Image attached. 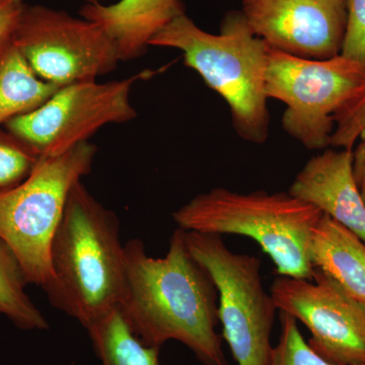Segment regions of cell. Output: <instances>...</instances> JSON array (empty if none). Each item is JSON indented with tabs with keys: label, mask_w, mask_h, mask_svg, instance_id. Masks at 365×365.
<instances>
[{
	"label": "cell",
	"mask_w": 365,
	"mask_h": 365,
	"mask_svg": "<svg viewBox=\"0 0 365 365\" xmlns=\"http://www.w3.org/2000/svg\"><path fill=\"white\" fill-rule=\"evenodd\" d=\"M126 285L119 309L146 345L181 343L202 365H228L218 334V294L210 276L187 248L177 227L163 258L133 239L124 245Z\"/></svg>",
	"instance_id": "1"
},
{
	"label": "cell",
	"mask_w": 365,
	"mask_h": 365,
	"mask_svg": "<svg viewBox=\"0 0 365 365\" xmlns=\"http://www.w3.org/2000/svg\"><path fill=\"white\" fill-rule=\"evenodd\" d=\"M116 213L76 182L51 246L52 279L44 288L55 309L83 328L118 309L126 285Z\"/></svg>",
	"instance_id": "2"
},
{
	"label": "cell",
	"mask_w": 365,
	"mask_h": 365,
	"mask_svg": "<svg viewBox=\"0 0 365 365\" xmlns=\"http://www.w3.org/2000/svg\"><path fill=\"white\" fill-rule=\"evenodd\" d=\"M150 46L182 51L185 66L195 71L230 106L237 135L248 143H266L270 127L267 44L255 35L241 11L225 14L217 35L182 14L165 26Z\"/></svg>",
	"instance_id": "3"
},
{
	"label": "cell",
	"mask_w": 365,
	"mask_h": 365,
	"mask_svg": "<svg viewBox=\"0 0 365 365\" xmlns=\"http://www.w3.org/2000/svg\"><path fill=\"white\" fill-rule=\"evenodd\" d=\"M322 215L288 192L239 193L217 187L177 209L173 220L187 232L250 237L270 257L277 275L312 280L309 242Z\"/></svg>",
	"instance_id": "4"
},
{
	"label": "cell",
	"mask_w": 365,
	"mask_h": 365,
	"mask_svg": "<svg viewBox=\"0 0 365 365\" xmlns=\"http://www.w3.org/2000/svg\"><path fill=\"white\" fill-rule=\"evenodd\" d=\"M97 150L88 141L62 155L41 157L23 182L0 192V241L28 284L44 289L51 281L55 232L72 188L90 174Z\"/></svg>",
	"instance_id": "5"
},
{
	"label": "cell",
	"mask_w": 365,
	"mask_h": 365,
	"mask_svg": "<svg viewBox=\"0 0 365 365\" xmlns=\"http://www.w3.org/2000/svg\"><path fill=\"white\" fill-rule=\"evenodd\" d=\"M187 248L209 274L218 294V319L237 365H270L276 307L257 257L235 253L222 235L185 230Z\"/></svg>",
	"instance_id": "6"
},
{
	"label": "cell",
	"mask_w": 365,
	"mask_h": 365,
	"mask_svg": "<svg viewBox=\"0 0 365 365\" xmlns=\"http://www.w3.org/2000/svg\"><path fill=\"white\" fill-rule=\"evenodd\" d=\"M365 86V64L344 55L299 58L269 47L266 95L287 105L282 127L307 150L330 145L334 115Z\"/></svg>",
	"instance_id": "7"
},
{
	"label": "cell",
	"mask_w": 365,
	"mask_h": 365,
	"mask_svg": "<svg viewBox=\"0 0 365 365\" xmlns=\"http://www.w3.org/2000/svg\"><path fill=\"white\" fill-rule=\"evenodd\" d=\"M11 38L35 73L58 88L97 81L121 61L102 26L40 4H25Z\"/></svg>",
	"instance_id": "8"
},
{
	"label": "cell",
	"mask_w": 365,
	"mask_h": 365,
	"mask_svg": "<svg viewBox=\"0 0 365 365\" xmlns=\"http://www.w3.org/2000/svg\"><path fill=\"white\" fill-rule=\"evenodd\" d=\"M148 74L143 71L109 83L95 81L63 86L39 108L4 126L40 158L62 155L88 143L106 125L135 119L132 88Z\"/></svg>",
	"instance_id": "9"
},
{
	"label": "cell",
	"mask_w": 365,
	"mask_h": 365,
	"mask_svg": "<svg viewBox=\"0 0 365 365\" xmlns=\"http://www.w3.org/2000/svg\"><path fill=\"white\" fill-rule=\"evenodd\" d=\"M271 295L278 311L311 332L309 345L336 365H365V302L314 268L313 279L277 275Z\"/></svg>",
	"instance_id": "10"
},
{
	"label": "cell",
	"mask_w": 365,
	"mask_h": 365,
	"mask_svg": "<svg viewBox=\"0 0 365 365\" xmlns=\"http://www.w3.org/2000/svg\"><path fill=\"white\" fill-rule=\"evenodd\" d=\"M255 35L299 58L325 60L342 54L348 0H241Z\"/></svg>",
	"instance_id": "11"
},
{
	"label": "cell",
	"mask_w": 365,
	"mask_h": 365,
	"mask_svg": "<svg viewBox=\"0 0 365 365\" xmlns=\"http://www.w3.org/2000/svg\"><path fill=\"white\" fill-rule=\"evenodd\" d=\"M288 193L312 204L365 242V202L353 170V150H326L312 158Z\"/></svg>",
	"instance_id": "12"
},
{
	"label": "cell",
	"mask_w": 365,
	"mask_h": 365,
	"mask_svg": "<svg viewBox=\"0 0 365 365\" xmlns=\"http://www.w3.org/2000/svg\"><path fill=\"white\" fill-rule=\"evenodd\" d=\"M186 14L182 0H119L86 4L79 16L102 26L114 41L121 61L138 58L150 41L178 16Z\"/></svg>",
	"instance_id": "13"
},
{
	"label": "cell",
	"mask_w": 365,
	"mask_h": 365,
	"mask_svg": "<svg viewBox=\"0 0 365 365\" xmlns=\"http://www.w3.org/2000/svg\"><path fill=\"white\" fill-rule=\"evenodd\" d=\"M309 259L314 268L365 302V242L359 235L323 215L312 232Z\"/></svg>",
	"instance_id": "14"
},
{
	"label": "cell",
	"mask_w": 365,
	"mask_h": 365,
	"mask_svg": "<svg viewBox=\"0 0 365 365\" xmlns=\"http://www.w3.org/2000/svg\"><path fill=\"white\" fill-rule=\"evenodd\" d=\"M59 88L35 73L11 40V35L2 41L0 44V126L37 109Z\"/></svg>",
	"instance_id": "15"
},
{
	"label": "cell",
	"mask_w": 365,
	"mask_h": 365,
	"mask_svg": "<svg viewBox=\"0 0 365 365\" xmlns=\"http://www.w3.org/2000/svg\"><path fill=\"white\" fill-rule=\"evenodd\" d=\"M85 330L100 365H162L160 348L139 339L119 307L96 319Z\"/></svg>",
	"instance_id": "16"
},
{
	"label": "cell",
	"mask_w": 365,
	"mask_h": 365,
	"mask_svg": "<svg viewBox=\"0 0 365 365\" xmlns=\"http://www.w3.org/2000/svg\"><path fill=\"white\" fill-rule=\"evenodd\" d=\"M26 284L18 261L0 241V316L21 330H47L49 323L26 294Z\"/></svg>",
	"instance_id": "17"
},
{
	"label": "cell",
	"mask_w": 365,
	"mask_h": 365,
	"mask_svg": "<svg viewBox=\"0 0 365 365\" xmlns=\"http://www.w3.org/2000/svg\"><path fill=\"white\" fill-rule=\"evenodd\" d=\"M333 120L330 145L353 150V170L365 202V86Z\"/></svg>",
	"instance_id": "18"
},
{
	"label": "cell",
	"mask_w": 365,
	"mask_h": 365,
	"mask_svg": "<svg viewBox=\"0 0 365 365\" xmlns=\"http://www.w3.org/2000/svg\"><path fill=\"white\" fill-rule=\"evenodd\" d=\"M280 337L273 346L270 365H336L312 349L294 317L280 312Z\"/></svg>",
	"instance_id": "19"
},
{
	"label": "cell",
	"mask_w": 365,
	"mask_h": 365,
	"mask_svg": "<svg viewBox=\"0 0 365 365\" xmlns=\"http://www.w3.org/2000/svg\"><path fill=\"white\" fill-rule=\"evenodd\" d=\"M39 158L28 144L11 132L0 129V192L23 182Z\"/></svg>",
	"instance_id": "20"
},
{
	"label": "cell",
	"mask_w": 365,
	"mask_h": 365,
	"mask_svg": "<svg viewBox=\"0 0 365 365\" xmlns=\"http://www.w3.org/2000/svg\"><path fill=\"white\" fill-rule=\"evenodd\" d=\"M342 55L365 64V0H348L347 30Z\"/></svg>",
	"instance_id": "21"
},
{
	"label": "cell",
	"mask_w": 365,
	"mask_h": 365,
	"mask_svg": "<svg viewBox=\"0 0 365 365\" xmlns=\"http://www.w3.org/2000/svg\"><path fill=\"white\" fill-rule=\"evenodd\" d=\"M24 7L21 0H0V44L13 32Z\"/></svg>",
	"instance_id": "22"
},
{
	"label": "cell",
	"mask_w": 365,
	"mask_h": 365,
	"mask_svg": "<svg viewBox=\"0 0 365 365\" xmlns=\"http://www.w3.org/2000/svg\"><path fill=\"white\" fill-rule=\"evenodd\" d=\"M86 4H103L104 0H85Z\"/></svg>",
	"instance_id": "23"
}]
</instances>
